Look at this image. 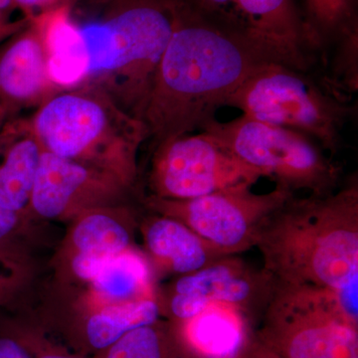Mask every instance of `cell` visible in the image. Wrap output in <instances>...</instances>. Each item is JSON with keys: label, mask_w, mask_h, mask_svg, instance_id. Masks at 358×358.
<instances>
[{"label": "cell", "mask_w": 358, "mask_h": 358, "mask_svg": "<svg viewBox=\"0 0 358 358\" xmlns=\"http://www.w3.org/2000/svg\"><path fill=\"white\" fill-rule=\"evenodd\" d=\"M268 62L273 61L255 47L178 0L176 26L143 117L152 148L200 131L245 80Z\"/></svg>", "instance_id": "1"}, {"label": "cell", "mask_w": 358, "mask_h": 358, "mask_svg": "<svg viewBox=\"0 0 358 358\" xmlns=\"http://www.w3.org/2000/svg\"><path fill=\"white\" fill-rule=\"evenodd\" d=\"M255 247L275 282L341 288L358 279V178L327 195L293 196L263 224Z\"/></svg>", "instance_id": "2"}, {"label": "cell", "mask_w": 358, "mask_h": 358, "mask_svg": "<svg viewBox=\"0 0 358 358\" xmlns=\"http://www.w3.org/2000/svg\"><path fill=\"white\" fill-rule=\"evenodd\" d=\"M178 7V0H122L102 20L79 24L88 56L84 85L102 89L143 121Z\"/></svg>", "instance_id": "3"}, {"label": "cell", "mask_w": 358, "mask_h": 358, "mask_svg": "<svg viewBox=\"0 0 358 358\" xmlns=\"http://www.w3.org/2000/svg\"><path fill=\"white\" fill-rule=\"evenodd\" d=\"M30 122L45 152L109 174L127 187L134 182L138 150L148 140L147 127L102 89L83 85L59 92Z\"/></svg>", "instance_id": "4"}, {"label": "cell", "mask_w": 358, "mask_h": 358, "mask_svg": "<svg viewBox=\"0 0 358 358\" xmlns=\"http://www.w3.org/2000/svg\"><path fill=\"white\" fill-rule=\"evenodd\" d=\"M225 106L244 115L305 134L334 155L352 112L345 94L308 72L268 62L250 75Z\"/></svg>", "instance_id": "5"}, {"label": "cell", "mask_w": 358, "mask_h": 358, "mask_svg": "<svg viewBox=\"0 0 358 358\" xmlns=\"http://www.w3.org/2000/svg\"><path fill=\"white\" fill-rule=\"evenodd\" d=\"M255 336L281 358H358V326L338 288L275 282Z\"/></svg>", "instance_id": "6"}, {"label": "cell", "mask_w": 358, "mask_h": 358, "mask_svg": "<svg viewBox=\"0 0 358 358\" xmlns=\"http://www.w3.org/2000/svg\"><path fill=\"white\" fill-rule=\"evenodd\" d=\"M238 159L291 192L327 195L341 185V167L305 134L257 121L247 115L221 122L213 119L200 129Z\"/></svg>", "instance_id": "7"}, {"label": "cell", "mask_w": 358, "mask_h": 358, "mask_svg": "<svg viewBox=\"0 0 358 358\" xmlns=\"http://www.w3.org/2000/svg\"><path fill=\"white\" fill-rule=\"evenodd\" d=\"M294 192L280 185L258 194L252 186L240 185L186 200H147L150 209L185 223L226 256L253 248L266 219Z\"/></svg>", "instance_id": "8"}, {"label": "cell", "mask_w": 358, "mask_h": 358, "mask_svg": "<svg viewBox=\"0 0 358 358\" xmlns=\"http://www.w3.org/2000/svg\"><path fill=\"white\" fill-rule=\"evenodd\" d=\"M273 62L308 72L315 47L294 0H183Z\"/></svg>", "instance_id": "9"}, {"label": "cell", "mask_w": 358, "mask_h": 358, "mask_svg": "<svg viewBox=\"0 0 358 358\" xmlns=\"http://www.w3.org/2000/svg\"><path fill=\"white\" fill-rule=\"evenodd\" d=\"M150 183L162 199L186 200L235 186H253L262 173L208 134L176 136L154 148Z\"/></svg>", "instance_id": "10"}, {"label": "cell", "mask_w": 358, "mask_h": 358, "mask_svg": "<svg viewBox=\"0 0 358 358\" xmlns=\"http://www.w3.org/2000/svg\"><path fill=\"white\" fill-rule=\"evenodd\" d=\"M275 280L236 256H226L192 274L180 275L171 287L166 310L171 322L189 319L209 303H226L250 315L267 306Z\"/></svg>", "instance_id": "11"}, {"label": "cell", "mask_w": 358, "mask_h": 358, "mask_svg": "<svg viewBox=\"0 0 358 358\" xmlns=\"http://www.w3.org/2000/svg\"><path fill=\"white\" fill-rule=\"evenodd\" d=\"M124 187L109 174L43 150L29 207L41 217L59 218L87 205L106 201Z\"/></svg>", "instance_id": "12"}, {"label": "cell", "mask_w": 358, "mask_h": 358, "mask_svg": "<svg viewBox=\"0 0 358 358\" xmlns=\"http://www.w3.org/2000/svg\"><path fill=\"white\" fill-rule=\"evenodd\" d=\"M59 92L49 76L41 31L30 20L0 50V103L11 119L20 110L38 109Z\"/></svg>", "instance_id": "13"}, {"label": "cell", "mask_w": 358, "mask_h": 358, "mask_svg": "<svg viewBox=\"0 0 358 358\" xmlns=\"http://www.w3.org/2000/svg\"><path fill=\"white\" fill-rule=\"evenodd\" d=\"M171 326L185 358H239L255 333L251 315L226 303H209Z\"/></svg>", "instance_id": "14"}, {"label": "cell", "mask_w": 358, "mask_h": 358, "mask_svg": "<svg viewBox=\"0 0 358 358\" xmlns=\"http://www.w3.org/2000/svg\"><path fill=\"white\" fill-rule=\"evenodd\" d=\"M42 152L30 119L7 120L0 129V207L21 215L30 206Z\"/></svg>", "instance_id": "15"}, {"label": "cell", "mask_w": 358, "mask_h": 358, "mask_svg": "<svg viewBox=\"0 0 358 358\" xmlns=\"http://www.w3.org/2000/svg\"><path fill=\"white\" fill-rule=\"evenodd\" d=\"M159 215L145 221L143 241L148 255L166 272L192 274L226 257L185 223Z\"/></svg>", "instance_id": "16"}, {"label": "cell", "mask_w": 358, "mask_h": 358, "mask_svg": "<svg viewBox=\"0 0 358 358\" xmlns=\"http://www.w3.org/2000/svg\"><path fill=\"white\" fill-rule=\"evenodd\" d=\"M38 25L46 49L52 82L60 91L83 86L88 56L79 24L71 17L70 6L41 14L31 20Z\"/></svg>", "instance_id": "17"}, {"label": "cell", "mask_w": 358, "mask_h": 358, "mask_svg": "<svg viewBox=\"0 0 358 358\" xmlns=\"http://www.w3.org/2000/svg\"><path fill=\"white\" fill-rule=\"evenodd\" d=\"M89 284L95 308L155 296L152 265L133 247L107 259Z\"/></svg>", "instance_id": "18"}, {"label": "cell", "mask_w": 358, "mask_h": 358, "mask_svg": "<svg viewBox=\"0 0 358 358\" xmlns=\"http://www.w3.org/2000/svg\"><path fill=\"white\" fill-rule=\"evenodd\" d=\"M160 315L157 296L96 307L82 327L84 345L100 352L131 329L157 322Z\"/></svg>", "instance_id": "19"}, {"label": "cell", "mask_w": 358, "mask_h": 358, "mask_svg": "<svg viewBox=\"0 0 358 358\" xmlns=\"http://www.w3.org/2000/svg\"><path fill=\"white\" fill-rule=\"evenodd\" d=\"M119 218L106 211L90 210L71 234L75 254L107 259L131 248V233Z\"/></svg>", "instance_id": "20"}, {"label": "cell", "mask_w": 358, "mask_h": 358, "mask_svg": "<svg viewBox=\"0 0 358 358\" xmlns=\"http://www.w3.org/2000/svg\"><path fill=\"white\" fill-rule=\"evenodd\" d=\"M95 358H185L171 324L159 320L124 334Z\"/></svg>", "instance_id": "21"}, {"label": "cell", "mask_w": 358, "mask_h": 358, "mask_svg": "<svg viewBox=\"0 0 358 358\" xmlns=\"http://www.w3.org/2000/svg\"><path fill=\"white\" fill-rule=\"evenodd\" d=\"M303 18L315 49L357 28V0H305Z\"/></svg>", "instance_id": "22"}, {"label": "cell", "mask_w": 358, "mask_h": 358, "mask_svg": "<svg viewBox=\"0 0 358 358\" xmlns=\"http://www.w3.org/2000/svg\"><path fill=\"white\" fill-rule=\"evenodd\" d=\"M13 329L31 355L32 358H86L65 352L58 346L51 345L45 339L34 336L32 333H27L18 329Z\"/></svg>", "instance_id": "23"}, {"label": "cell", "mask_w": 358, "mask_h": 358, "mask_svg": "<svg viewBox=\"0 0 358 358\" xmlns=\"http://www.w3.org/2000/svg\"><path fill=\"white\" fill-rule=\"evenodd\" d=\"M13 2L14 7L20 9L24 17L29 20L71 4V0H13Z\"/></svg>", "instance_id": "24"}, {"label": "cell", "mask_w": 358, "mask_h": 358, "mask_svg": "<svg viewBox=\"0 0 358 358\" xmlns=\"http://www.w3.org/2000/svg\"><path fill=\"white\" fill-rule=\"evenodd\" d=\"M0 358H32L13 327L0 329Z\"/></svg>", "instance_id": "25"}, {"label": "cell", "mask_w": 358, "mask_h": 358, "mask_svg": "<svg viewBox=\"0 0 358 358\" xmlns=\"http://www.w3.org/2000/svg\"><path fill=\"white\" fill-rule=\"evenodd\" d=\"M20 221V215L0 207V263H6V257L9 255L7 247Z\"/></svg>", "instance_id": "26"}, {"label": "cell", "mask_w": 358, "mask_h": 358, "mask_svg": "<svg viewBox=\"0 0 358 358\" xmlns=\"http://www.w3.org/2000/svg\"><path fill=\"white\" fill-rule=\"evenodd\" d=\"M239 358H281L259 341L254 333Z\"/></svg>", "instance_id": "27"}, {"label": "cell", "mask_w": 358, "mask_h": 358, "mask_svg": "<svg viewBox=\"0 0 358 358\" xmlns=\"http://www.w3.org/2000/svg\"><path fill=\"white\" fill-rule=\"evenodd\" d=\"M30 20L22 17L20 20H0V43L21 31L23 28L29 24Z\"/></svg>", "instance_id": "28"}, {"label": "cell", "mask_w": 358, "mask_h": 358, "mask_svg": "<svg viewBox=\"0 0 358 358\" xmlns=\"http://www.w3.org/2000/svg\"><path fill=\"white\" fill-rule=\"evenodd\" d=\"M16 9L13 0H0V20H11V13Z\"/></svg>", "instance_id": "29"}, {"label": "cell", "mask_w": 358, "mask_h": 358, "mask_svg": "<svg viewBox=\"0 0 358 358\" xmlns=\"http://www.w3.org/2000/svg\"><path fill=\"white\" fill-rule=\"evenodd\" d=\"M10 289V280L0 277V303L4 301Z\"/></svg>", "instance_id": "30"}, {"label": "cell", "mask_w": 358, "mask_h": 358, "mask_svg": "<svg viewBox=\"0 0 358 358\" xmlns=\"http://www.w3.org/2000/svg\"><path fill=\"white\" fill-rule=\"evenodd\" d=\"M7 120H9L8 115H7L6 109H4L2 103H0V129L6 124Z\"/></svg>", "instance_id": "31"}, {"label": "cell", "mask_w": 358, "mask_h": 358, "mask_svg": "<svg viewBox=\"0 0 358 358\" xmlns=\"http://www.w3.org/2000/svg\"><path fill=\"white\" fill-rule=\"evenodd\" d=\"M98 2H102V3L109 4V6H114L117 2L122 1V0H96Z\"/></svg>", "instance_id": "32"}]
</instances>
